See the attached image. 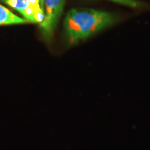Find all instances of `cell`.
<instances>
[{
	"mask_svg": "<svg viewBox=\"0 0 150 150\" xmlns=\"http://www.w3.org/2000/svg\"><path fill=\"white\" fill-rule=\"evenodd\" d=\"M64 0H45V17L40 26L43 38L50 42L54 35L59 17L63 12Z\"/></svg>",
	"mask_w": 150,
	"mask_h": 150,
	"instance_id": "cell-2",
	"label": "cell"
},
{
	"mask_svg": "<svg viewBox=\"0 0 150 150\" xmlns=\"http://www.w3.org/2000/svg\"><path fill=\"white\" fill-rule=\"evenodd\" d=\"M44 3H45V0H40V5L41 7L42 10L44 11L45 12V10H44Z\"/></svg>",
	"mask_w": 150,
	"mask_h": 150,
	"instance_id": "cell-7",
	"label": "cell"
},
{
	"mask_svg": "<svg viewBox=\"0 0 150 150\" xmlns=\"http://www.w3.org/2000/svg\"><path fill=\"white\" fill-rule=\"evenodd\" d=\"M28 22L25 18L17 16L5 7L0 5V25L23 24Z\"/></svg>",
	"mask_w": 150,
	"mask_h": 150,
	"instance_id": "cell-4",
	"label": "cell"
},
{
	"mask_svg": "<svg viewBox=\"0 0 150 150\" xmlns=\"http://www.w3.org/2000/svg\"><path fill=\"white\" fill-rule=\"evenodd\" d=\"M30 5L22 13L28 22L41 23L45 17V12L40 5V0H29Z\"/></svg>",
	"mask_w": 150,
	"mask_h": 150,
	"instance_id": "cell-3",
	"label": "cell"
},
{
	"mask_svg": "<svg viewBox=\"0 0 150 150\" xmlns=\"http://www.w3.org/2000/svg\"><path fill=\"white\" fill-rule=\"evenodd\" d=\"M115 2L131 7H139L142 6V3L137 0H111Z\"/></svg>",
	"mask_w": 150,
	"mask_h": 150,
	"instance_id": "cell-6",
	"label": "cell"
},
{
	"mask_svg": "<svg viewBox=\"0 0 150 150\" xmlns=\"http://www.w3.org/2000/svg\"><path fill=\"white\" fill-rule=\"evenodd\" d=\"M116 16L93 9H72L64 18L66 38L72 45L90 37L117 21Z\"/></svg>",
	"mask_w": 150,
	"mask_h": 150,
	"instance_id": "cell-1",
	"label": "cell"
},
{
	"mask_svg": "<svg viewBox=\"0 0 150 150\" xmlns=\"http://www.w3.org/2000/svg\"><path fill=\"white\" fill-rule=\"evenodd\" d=\"M22 14L30 5L29 0H0Z\"/></svg>",
	"mask_w": 150,
	"mask_h": 150,
	"instance_id": "cell-5",
	"label": "cell"
}]
</instances>
